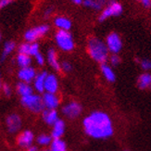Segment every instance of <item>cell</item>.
Listing matches in <instances>:
<instances>
[{
	"instance_id": "obj_1",
	"label": "cell",
	"mask_w": 151,
	"mask_h": 151,
	"mask_svg": "<svg viewBox=\"0 0 151 151\" xmlns=\"http://www.w3.org/2000/svg\"><path fill=\"white\" fill-rule=\"evenodd\" d=\"M84 133L95 139H107L113 134L114 129L110 117L103 111H94L83 119Z\"/></svg>"
},
{
	"instance_id": "obj_2",
	"label": "cell",
	"mask_w": 151,
	"mask_h": 151,
	"mask_svg": "<svg viewBox=\"0 0 151 151\" xmlns=\"http://www.w3.org/2000/svg\"><path fill=\"white\" fill-rule=\"evenodd\" d=\"M87 52L92 60L100 64L106 63L109 58V51L106 43L96 36L88 39Z\"/></svg>"
},
{
	"instance_id": "obj_3",
	"label": "cell",
	"mask_w": 151,
	"mask_h": 151,
	"mask_svg": "<svg viewBox=\"0 0 151 151\" xmlns=\"http://www.w3.org/2000/svg\"><path fill=\"white\" fill-rule=\"evenodd\" d=\"M55 42L57 47L64 52H70L74 49L75 44L70 31L58 30L55 34Z\"/></svg>"
},
{
	"instance_id": "obj_4",
	"label": "cell",
	"mask_w": 151,
	"mask_h": 151,
	"mask_svg": "<svg viewBox=\"0 0 151 151\" xmlns=\"http://www.w3.org/2000/svg\"><path fill=\"white\" fill-rule=\"evenodd\" d=\"M22 106L32 113H42L45 110L43 97L36 94H32L27 96H23L21 99Z\"/></svg>"
},
{
	"instance_id": "obj_5",
	"label": "cell",
	"mask_w": 151,
	"mask_h": 151,
	"mask_svg": "<svg viewBox=\"0 0 151 151\" xmlns=\"http://www.w3.org/2000/svg\"><path fill=\"white\" fill-rule=\"evenodd\" d=\"M123 11L122 6L116 1H111L109 4L106 5V6L101 10V13L98 17V21L100 22H103L107 19L120 16Z\"/></svg>"
},
{
	"instance_id": "obj_6",
	"label": "cell",
	"mask_w": 151,
	"mask_h": 151,
	"mask_svg": "<svg viewBox=\"0 0 151 151\" xmlns=\"http://www.w3.org/2000/svg\"><path fill=\"white\" fill-rule=\"evenodd\" d=\"M50 30L49 25L47 24H41L35 26L34 28H31L24 32V39L28 43H35L37 42L40 38L45 36Z\"/></svg>"
},
{
	"instance_id": "obj_7",
	"label": "cell",
	"mask_w": 151,
	"mask_h": 151,
	"mask_svg": "<svg viewBox=\"0 0 151 151\" xmlns=\"http://www.w3.org/2000/svg\"><path fill=\"white\" fill-rule=\"evenodd\" d=\"M105 43L111 54H118L122 48V40L117 32H110L106 37Z\"/></svg>"
},
{
	"instance_id": "obj_8",
	"label": "cell",
	"mask_w": 151,
	"mask_h": 151,
	"mask_svg": "<svg viewBox=\"0 0 151 151\" xmlns=\"http://www.w3.org/2000/svg\"><path fill=\"white\" fill-rule=\"evenodd\" d=\"M82 106L76 101H71L62 108V113L68 119H75L82 113Z\"/></svg>"
},
{
	"instance_id": "obj_9",
	"label": "cell",
	"mask_w": 151,
	"mask_h": 151,
	"mask_svg": "<svg viewBox=\"0 0 151 151\" xmlns=\"http://www.w3.org/2000/svg\"><path fill=\"white\" fill-rule=\"evenodd\" d=\"M22 118L16 113H12L9 115L6 119V126L9 133L10 134L18 133L22 128Z\"/></svg>"
},
{
	"instance_id": "obj_10",
	"label": "cell",
	"mask_w": 151,
	"mask_h": 151,
	"mask_svg": "<svg viewBox=\"0 0 151 151\" xmlns=\"http://www.w3.org/2000/svg\"><path fill=\"white\" fill-rule=\"evenodd\" d=\"M35 141V134L30 130H25L23 132L19 133L17 137V143L19 147L22 148L27 149L29 147L32 145V143Z\"/></svg>"
},
{
	"instance_id": "obj_11",
	"label": "cell",
	"mask_w": 151,
	"mask_h": 151,
	"mask_svg": "<svg viewBox=\"0 0 151 151\" xmlns=\"http://www.w3.org/2000/svg\"><path fill=\"white\" fill-rule=\"evenodd\" d=\"M42 97H43V102H44L45 109H56L60 104V96H58L57 94L45 92L44 95L42 96Z\"/></svg>"
},
{
	"instance_id": "obj_12",
	"label": "cell",
	"mask_w": 151,
	"mask_h": 151,
	"mask_svg": "<svg viewBox=\"0 0 151 151\" xmlns=\"http://www.w3.org/2000/svg\"><path fill=\"white\" fill-rule=\"evenodd\" d=\"M36 74H37V73H36L35 69L30 66V67L19 69V73H18V78L21 80V82L31 83L32 82H34Z\"/></svg>"
},
{
	"instance_id": "obj_13",
	"label": "cell",
	"mask_w": 151,
	"mask_h": 151,
	"mask_svg": "<svg viewBox=\"0 0 151 151\" xmlns=\"http://www.w3.org/2000/svg\"><path fill=\"white\" fill-rule=\"evenodd\" d=\"M58 86H60V83H58V77L53 73H48L47 76V79H45V92L57 94V92L58 90Z\"/></svg>"
},
{
	"instance_id": "obj_14",
	"label": "cell",
	"mask_w": 151,
	"mask_h": 151,
	"mask_svg": "<svg viewBox=\"0 0 151 151\" xmlns=\"http://www.w3.org/2000/svg\"><path fill=\"white\" fill-rule=\"evenodd\" d=\"M47 60L50 67L56 71L61 70V63L58 60L57 51L54 48H49L47 53Z\"/></svg>"
},
{
	"instance_id": "obj_15",
	"label": "cell",
	"mask_w": 151,
	"mask_h": 151,
	"mask_svg": "<svg viewBox=\"0 0 151 151\" xmlns=\"http://www.w3.org/2000/svg\"><path fill=\"white\" fill-rule=\"evenodd\" d=\"M42 119L47 125H51V126H53L60 120L58 119V111L56 109H45V110L42 112Z\"/></svg>"
},
{
	"instance_id": "obj_16",
	"label": "cell",
	"mask_w": 151,
	"mask_h": 151,
	"mask_svg": "<svg viewBox=\"0 0 151 151\" xmlns=\"http://www.w3.org/2000/svg\"><path fill=\"white\" fill-rule=\"evenodd\" d=\"M54 26L58 30H62V31H70L73 26V22L71 21L65 16H57L54 19Z\"/></svg>"
},
{
	"instance_id": "obj_17",
	"label": "cell",
	"mask_w": 151,
	"mask_h": 151,
	"mask_svg": "<svg viewBox=\"0 0 151 151\" xmlns=\"http://www.w3.org/2000/svg\"><path fill=\"white\" fill-rule=\"evenodd\" d=\"M47 71H41L36 74L35 80H34V89L38 92V93H44L45 92V79L47 76Z\"/></svg>"
},
{
	"instance_id": "obj_18",
	"label": "cell",
	"mask_w": 151,
	"mask_h": 151,
	"mask_svg": "<svg viewBox=\"0 0 151 151\" xmlns=\"http://www.w3.org/2000/svg\"><path fill=\"white\" fill-rule=\"evenodd\" d=\"M65 132V122L62 120H58L52 126L51 136L53 139H60Z\"/></svg>"
},
{
	"instance_id": "obj_19",
	"label": "cell",
	"mask_w": 151,
	"mask_h": 151,
	"mask_svg": "<svg viewBox=\"0 0 151 151\" xmlns=\"http://www.w3.org/2000/svg\"><path fill=\"white\" fill-rule=\"evenodd\" d=\"M137 86L141 90H147L151 88V73H144L139 75L137 79Z\"/></svg>"
},
{
	"instance_id": "obj_20",
	"label": "cell",
	"mask_w": 151,
	"mask_h": 151,
	"mask_svg": "<svg viewBox=\"0 0 151 151\" xmlns=\"http://www.w3.org/2000/svg\"><path fill=\"white\" fill-rule=\"evenodd\" d=\"M17 93L21 96L22 97L23 96H27L29 95L34 94V87L28 83H24V82H19L17 84Z\"/></svg>"
},
{
	"instance_id": "obj_21",
	"label": "cell",
	"mask_w": 151,
	"mask_h": 151,
	"mask_svg": "<svg viewBox=\"0 0 151 151\" xmlns=\"http://www.w3.org/2000/svg\"><path fill=\"white\" fill-rule=\"evenodd\" d=\"M100 70H101V73L104 76V78L109 83H113L116 80V74L114 73V70H112L109 64L107 63H103L101 64L100 66Z\"/></svg>"
},
{
	"instance_id": "obj_22",
	"label": "cell",
	"mask_w": 151,
	"mask_h": 151,
	"mask_svg": "<svg viewBox=\"0 0 151 151\" xmlns=\"http://www.w3.org/2000/svg\"><path fill=\"white\" fill-rule=\"evenodd\" d=\"M107 0H83V5L88 9L95 10L103 9L106 6Z\"/></svg>"
},
{
	"instance_id": "obj_23",
	"label": "cell",
	"mask_w": 151,
	"mask_h": 151,
	"mask_svg": "<svg viewBox=\"0 0 151 151\" xmlns=\"http://www.w3.org/2000/svg\"><path fill=\"white\" fill-rule=\"evenodd\" d=\"M16 48V44L15 42L13 41H8L4 44V47H3V49H2V53H1V57H0V60L1 61H4L6 58H8L14 49Z\"/></svg>"
},
{
	"instance_id": "obj_24",
	"label": "cell",
	"mask_w": 151,
	"mask_h": 151,
	"mask_svg": "<svg viewBox=\"0 0 151 151\" xmlns=\"http://www.w3.org/2000/svg\"><path fill=\"white\" fill-rule=\"evenodd\" d=\"M16 62L19 68H26L30 67L32 64V57L26 54L19 53L16 57Z\"/></svg>"
},
{
	"instance_id": "obj_25",
	"label": "cell",
	"mask_w": 151,
	"mask_h": 151,
	"mask_svg": "<svg viewBox=\"0 0 151 151\" xmlns=\"http://www.w3.org/2000/svg\"><path fill=\"white\" fill-rule=\"evenodd\" d=\"M50 151H67V145L61 138L53 139L49 146Z\"/></svg>"
},
{
	"instance_id": "obj_26",
	"label": "cell",
	"mask_w": 151,
	"mask_h": 151,
	"mask_svg": "<svg viewBox=\"0 0 151 151\" xmlns=\"http://www.w3.org/2000/svg\"><path fill=\"white\" fill-rule=\"evenodd\" d=\"M53 141V138H52L51 134H39L36 138V142L39 146H42V147H47L50 146V144Z\"/></svg>"
},
{
	"instance_id": "obj_27",
	"label": "cell",
	"mask_w": 151,
	"mask_h": 151,
	"mask_svg": "<svg viewBox=\"0 0 151 151\" xmlns=\"http://www.w3.org/2000/svg\"><path fill=\"white\" fill-rule=\"evenodd\" d=\"M30 47H31V43L25 42L22 45H19V47L18 48V52L21 54H26L30 56Z\"/></svg>"
},
{
	"instance_id": "obj_28",
	"label": "cell",
	"mask_w": 151,
	"mask_h": 151,
	"mask_svg": "<svg viewBox=\"0 0 151 151\" xmlns=\"http://www.w3.org/2000/svg\"><path fill=\"white\" fill-rule=\"evenodd\" d=\"M38 53H40V47L37 42L31 43L30 47V56L31 57H35Z\"/></svg>"
},
{
	"instance_id": "obj_29",
	"label": "cell",
	"mask_w": 151,
	"mask_h": 151,
	"mask_svg": "<svg viewBox=\"0 0 151 151\" xmlns=\"http://www.w3.org/2000/svg\"><path fill=\"white\" fill-rule=\"evenodd\" d=\"M109 60L111 66H118L121 63V58L119 57L118 54H111V56H109Z\"/></svg>"
},
{
	"instance_id": "obj_30",
	"label": "cell",
	"mask_w": 151,
	"mask_h": 151,
	"mask_svg": "<svg viewBox=\"0 0 151 151\" xmlns=\"http://www.w3.org/2000/svg\"><path fill=\"white\" fill-rule=\"evenodd\" d=\"M139 64L144 70H151V60L148 58H143L139 60Z\"/></svg>"
},
{
	"instance_id": "obj_31",
	"label": "cell",
	"mask_w": 151,
	"mask_h": 151,
	"mask_svg": "<svg viewBox=\"0 0 151 151\" xmlns=\"http://www.w3.org/2000/svg\"><path fill=\"white\" fill-rule=\"evenodd\" d=\"M1 90H2L3 94H4L6 96H11L12 89H11V87H10V85H9V84H8V83H4V84H2Z\"/></svg>"
},
{
	"instance_id": "obj_32",
	"label": "cell",
	"mask_w": 151,
	"mask_h": 151,
	"mask_svg": "<svg viewBox=\"0 0 151 151\" xmlns=\"http://www.w3.org/2000/svg\"><path fill=\"white\" fill-rule=\"evenodd\" d=\"M73 70V66L69 61H63L61 63V70H63L64 73H70V71Z\"/></svg>"
},
{
	"instance_id": "obj_33",
	"label": "cell",
	"mask_w": 151,
	"mask_h": 151,
	"mask_svg": "<svg viewBox=\"0 0 151 151\" xmlns=\"http://www.w3.org/2000/svg\"><path fill=\"white\" fill-rule=\"evenodd\" d=\"M35 62L39 65V66H43V65L45 64V58L43 56V54H41V52H40V53H38L35 57Z\"/></svg>"
},
{
	"instance_id": "obj_34",
	"label": "cell",
	"mask_w": 151,
	"mask_h": 151,
	"mask_svg": "<svg viewBox=\"0 0 151 151\" xmlns=\"http://www.w3.org/2000/svg\"><path fill=\"white\" fill-rule=\"evenodd\" d=\"M53 11H54L53 8H50V6H49V8H47L44 11V16L45 18H48V17H50L52 14H53Z\"/></svg>"
},
{
	"instance_id": "obj_35",
	"label": "cell",
	"mask_w": 151,
	"mask_h": 151,
	"mask_svg": "<svg viewBox=\"0 0 151 151\" xmlns=\"http://www.w3.org/2000/svg\"><path fill=\"white\" fill-rule=\"evenodd\" d=\"M11 0H0V9L6 8V6H9Z\"/></svg>"
},
{
	"instance_id": "obj_36",
	"label": "cell",
	"mask_w": 151,
	"mask_h": 151,
	"mask_svg": "<svg viewBox=\"0 0 151 151\" xmlns=\"http://www.w3.org/2000/svg\"><path fill=\"white\" fill-rule=\"evenodd\" d=\"M141 4L144 8H146V9L151 8V0H143V1L141 2Z\"/></svg>"
},
{
	"instance_id": "obj_37",
	"label": "cell",
	"mask_w": 151,
	"mask_h": 151,
	"mask_svg": "<svg viewBox=\"0 0 151 151\" xmlns=\"http://www.w3.org/2000/svg\"><path fill=\"white\" fill-rule=\"evenodd\" d=\"M26 150H27V151H38V147H37L36 146L32 145L31 147H29Z\"/></svg>"
},
{
	"instance_id": "obj_38",
	"label": "cell",
	"mask_w": 151,
	"mask_h": 151,
	"mask_svg": "<svg viewBox=\"0 0 151 151\" xmlns=\"http://www.w3.org/2000/svg\"><path fill=\"white\" fill-rule=\"evenodd\" d=\"M71 2L75 5H81L83 3V0H71Z\"/></svg>"
},
{
	"instance_id": "obj_39",
	"label": "cell",
	"mask_w": 151,
	"mask_h": 151,
	"mask_svg": "<svg viewBox=\"0 0 151 151\" xmlns=\"http://www.w3.org/2000/svg\"><path fill=\"white\" fill-rule=\"evenodd\" d=\"M2 87V84H1V74H0V89Z\"/></svg>"
},
{
	"instance_id": "obj_40",
	"label": "cell",
	"mask_w": 151,
	"mask_h": 151,
	"mask_svg": "<svg viewBox=\"0 0 151 151\" xmlns=\"http://www.w3.org/2000/svg\"><path fill=\"white\" fill-rule=\"evenodd\" d=\"M41 151H50L49 149H43V150H41Z\"/></svg>"
},
{
	"instance_id": "obj_41",
	"label": "cell",
	"mask_w": 151,
	"mask_h": 151,
	"mask_svg": "<svg viewBox=\"0 0 151 151\" xmlns=\"http://www.w3.org/2000/svg\"><path fill=\"white\" fill-rule=\"evenodd\" d=\"M0 42H1V32H0Z\"/></svg>"
},
{
	"instance_id": "obj_42",
	"label": "cell",
	"mask_w": 151,
	"mask_h": 151,
	"mask_svg": "<svg viewBox=\"0 0 151 151\" xmlns=\"http://www.w3.org/2000/svg\"><path fill=\"white\" fill-rule=\"evenodd\" d=\"M138 1H140V2H142V1H143V0H138Z\"/></svg>"
}]
</instances>
